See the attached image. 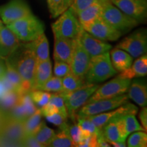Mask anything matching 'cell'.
Here are the masks:
<instances>
[{
  "instance_id": "obj_4",
  "label": "cell",
  "mask_w": 147,
  "mask_h": 147,
  "mask_svg": "<svg viewBox=\"0 0 147 147\" xmlns=\"http://www.w3.org/2000/svg\"><path fill=\"white\" fill-rule=\"evenodd\" d=\"M99 87L100 86L97 84L87 83L85 86L75 91L59 93L63 97L68 117L74 120L76 112L86 104Z\"/></svg>"
},
{
  "instance_id": "obj_38",
  "label": "cell",
  "mask_w": 147,
  "mask_h": 147,
  "mask_svg": "<svg viewBox=\"0 0 147 147\" xmlns=\"http://www.w3.org/2000/svg\"><path fill=\"white\" fill-rule=\"evenodd\" d=\"M127 144L129 147H146L147 146L146 134L144 131H137L132 134L128 138Z\"/></svg>"
},
{
  "instance_id": "obj_7",
  "label": "cell",
  "mask_w": 147,
  "mask_h": 147,
  "mask_svg": "<svg viewBox=\"0 0 147 147\" xmlns=\"http://www.w3.org/2000/svg\"><path fill=\"white\" fill-rule=\"evenodd\" d=\"M103 19L123 34L138 25L136 20L130 17L109 1L104 5L101 15Z\"/></svg>"
},
{
  "instance_id": "obj_18",
  "label": "cell",
  "mask_w": 147,
  "mask_h": 147,
  "mask_svg": "<svg viewBox=\"0 0 147 147\" xmlns=\"http://www.w3.org/2000/svg\"><path fill=\"white\" fill-rule=\"evenodd\" d=\"M37 109L38 108L33 102L29 93H27L19 95L17 104L8 113L11 117L24 121L34 114Z\"/></svg>"
},
{
  "instance_id": "obj_28",
  "label": "cell",
  "mask_w": 147,
  "mask_h": 147,
  "mask_svg": "<svg viewBox=\"0 0 147 147\" xmlns=\"http://www.w3.org/2000/svg\"><path fill=\"white\" fill-rule=\"evenodd\" d=\"M87 83L84 78L73 74L72 73L69 74L67 76L62 78V84H63V91L69 92L80 89Z\"/></svg>"
},
{
  "instance_id": "obj_51",
  "label": "cell",
  "mask_w": 147,
  "mask_h": 147,
  "mask_svg": "<svg viewBox=\"0 0 147 147\" xmlns=\"http://www.w3.org/2000/svg\"><path fill=\"white\" fill-rule=\"evenodd\" d=\"M110 144L115 147H125L127 146L125 142H113L110 143Z\"/></svg>"
},
{
  "instance_id": "obj_25",
  "label": "cell",
  "mask_w": 147,
  "mask_h": 147,
  "mask_svg": "<svg viewBox=\"0 0 147 147\" xmlns=\"http://www.w3.org/2000/svg\"><path fill=\"white\" fill-rule=\"evenodd\" d=\"M29 45L36 55L37 61L50 59L49 44L45 33L40 35L34 41L29 42Z\"/></svg>"
},
{
  "instance_id": "obj_13",
  "label": "cell",
  "mask_w": 147,
  "mask_h": 147,
  "mask_svg": "<svg viewBox=\"0 0 147 147\" xmlns=\"http://www.w3.org/2000/svg\"><path fill=\"white\" fill-rule=\"evenodd\" d=\"M84 30L97 39L104 42L116 41L123 35L120 31L117 30L106 23L101 16Z\"/></svg>"
},
{
  "instance_id": "obj_23",
  "label": "cell",
  "mask_w": 147,
  "mask_h": 147,
  "mask_svg": "<svg viewBox=\"0 0 147 147\" xmlns=\"http://www.w3.org/2000/svg\"><path fill=\"white\" fill-rule=\"evenodd\" d=\"M121 72L120 74L118 75L119 76L129 80L146 76L147 74L146 53L138 57L137 59L134 61V63H132L131 65L129 68Z\"/></svg>"
},
{
  "instance_id": "obj_19",
  "label": "cell",
  "mask_w": 147,
  "mask_h": 147,
  "mask_svg": "<svg viewBox=\"0 0 147 147\" xmlns=\"http://www.w3.org/2000/svg\"><path fill=\"white\" fill-rule=\"evenodd\" d=\"M110 1V0H99L77 14L76 16L79 23L83 29L87 28L95 20L100 17L104 5Z\"/></svg>"
},
{
  "instance_id": "obj_53",
  "label": "cell",
  "mask_w": 147,
  "mask_h": 147,
  "mask_svg": "<svg viewBox=\"0 0 147 147\" xmlns=\"http://www.w3.org/2000/svg\"><path fill=\"white\" fill-rule=\"evenodd\" d=\"M3 22H2V21H1V18H0V31H1V28H2V27H3Z\"/></svg>"
},
{
  "instance_id": "obj_26",
  "label": "cell",
  "mask_w": 147,
  "mask_h": 147,
  "mask_svg": "<svg viewBox=\"0 0 147 147\" xmlns=\"http://www.w3.org/2000/svg\"><path fill=\"white\" fill-rule=\"evenodd\" d=\"M120 116L123 115H118L111 119L101 129L102 135L109 144L113 142H122L121 141L117 123V119Z\"/></svg>"
},
{
  "instance_id": "obj_22",
  "label": "cell",
  "mask_w": 147,
  "mask_h": 147,
  "mask_svg": "<svg viewBox=\"0 0 147 147\" xmlns=\"http://www.w3.org/2000/svg\"><path fill=\"white\" fill-rule=\"evenodd\" d=\"M52 65L50 59L37 61L32 91L40 90L43 84L52 76Z\"/></svg>"
},
{
  "instance_id": "obj_36",
  "label": "cell",
  "mask_w": 147,
  "mask_h": 147,
  "mask_svg": "<svg viewBox=\"0 0 147 147\" xmlns=\"http://www.w3.org/2000/svg\"><path fill=\"white\" fill-rule=\"evenodd\" d=\"M19 94L15 91H7L0 98V106L5 110L12 109L17 104Z\"/></svg>"
},
{
  "instance_id": "obj_17",
  "label": "cell",
  "mask_w": 147,
  "mask_h": 147,
  "mask_svg": "<svg viewBox=\"0 0 147 147\" xmlns=\"http://www.w3.org/2000/svg\"><path fill=\"white\" fill-rule=\"evenodd\" d=\"M76 38H55L53 58L55 61H62L70 63L74 49Z\"/></svg>"
},
{
  "instance_id": "obj_45",
  "label": "cell",
  "mask_w": 147,
  "mask_h": 147,
  "mask_svg": "<svg viewBox=\"0 0 147 147\" xmlns=\"http://www.w3.org/2000/svg\"><path fill=\"white\" fill-rule=\"evenodd\" d=\"M21 146L45 147L37 140L34 135H26L21 143Z\"/></svg>"
},
{
  "instance_id": "obj_33",
  "label": "cell",
  "mask_w": 147,
  "mask_h": 147,
  "mask_svg": "<svg viewBox=\"0 0 147 147\" xmlns=\"http://www.w3.org/2000/svg\"><path fill=\"white\" fill-rule=\"evenodd\" d=\"M76 119L78 121L77 124L82 129V139L89 136L92 134L97 136L100 132V129H99L94 123L87 117H76Z\"/></svg>"
},
{
  "instance_id": "obj_24",
  "label": "cell",
  "mask_w": 147,
  "mask_h": 147,
  "mask_svg": "<svg viewBox=\"0 0 147 147\" xmlns=\"http://www.w3.org/2000/svg\"><path fill=\"white\" fill-rule=\"evenodd\" d=\"M113 67L117 71H123L129 68L133 63V57L122 49L115 48L110 53Z\"/></svg>"
},
{
  "instance_id": "obj_37",
  "label": "cell",
  "mask_w": 147,
  "mask_h": 147,
  "mask_svg": "<svg viewBox=\"0 0 147 147\" xmlns=\"http://www.w3.org/2000/svg\"><path fill=\"white\" fill-rule=\"evenodd\" d=\"M40 90L47 92H53V93H61L63 91V84H62V78L57 76H51Z\"/></svg>"
},
{
  "instance_id": "obj_40",
  "label": "cell",
  "mask_w": 147,
  "mask_h": 147,
  "mask_svg": "<svg viewBox=\"0 0 147 147\" xmlns=\"http://www.w3.org/2000/svg\"><path fill=\"white\" fill-rule=\"evenodd\" d=\"M49 103L51 104H54V105L59 110V113L63 115L64 117H68L67 115V109H66L65 103H64V100L63 97L61 96L59 93H54L51 95L50 100H49Z\"/></svg>"
},
{
  "instance_id": "obj_2",
  "label": "cell",
  "mask_w": 147,
  "mask_h": 147,
  "mask_svg": "<svg viewBox=\"0 0 147 147\" xmlns=\"http://www.w3.org/2000/svg\"><path fill=\"white\" fill-rule=\"evenodd\" d=\"M117 72L112 65L110 53L107 52L91 57L84 78L87 83L98 84L114 76Z\"/></svg>"
},
{
  "instance_id": "obj_9",
  "label": "cell",
  "mask_w": 147,
  "mask_h": 147,
  "mask_svg": "<svg viewBox=\"0 0 147 147\" xmlns=\"http://www.w3.org/2000/svg\"><path fill=\"white\" fill-rule=\"evenodd\" d=\"M130 83L131 80L121 78L120 76H117L109 82L97 88L96 91L87 101L86 104L95 100L112 98L125 93L127 91Z\"/></svg>"
},
{
  "instance_id": "obj_21",
  "label": "cell",
  "mask_w": 147,
  "mask_h": 147,
  "mask_svg": "<svg viewBox=\"0 0 147 147\" xmlns=\"http://www.w3.org/2000/svg\"><path fill=\"white\" fill-rule=\"evenodd\" d=\"M128 97L141 107L147 104V86L144 80H134L128 88Z\"/></svg>"
},
{
  "instance_id": "obj_29",
  "label": "cell",
  "mask_w": 147,
  "mask_h": 147,
  "mask_svg": "<svg viewBox=\"0 0 147 147\" xmlns=\"http://www.w3.org/2000/svg\"><path fill=\"white\" fill-rule=\"evenodd\" d=\"M55 135V132L52 129L47 126L44 121L40 124V127L34 134L37 140L44 146H49Z\"/></svg>"
},
{
  "instance_id": "obj_20",
  "label": "cell",
  "mask_w": 147,
  "mask_h": 147,
  "mask_svg": "<svg viewBox=\"0 0 147 147\" xmlns=\"http://www.w3.org/2000/svg\"><path fill=\"white\" fill-rule=\"evenodd\" d=\"M16 35L7 26L0 31V55L6 58L20 45L21 42Z\"/></svg>"
},
{
  "instance_id": "obj_1",
  "label": "cell",
  "mask_w": 147,
  "mask_h": 147,
  "mask_svg": "<svg viewBox=\"0 0 147 147\" xmlns=\"http://www.w3.org/2000/svg\"><path fill=\"white\" fill-rule=\"evenodd\" d=\"M17 71L23 81V93L32 91L37 59L29 42L20 44L13 52L5 58Z\"/></svg>"
},
{
  "instance_id": "obj_14",
  "label": "cell",
  "mask_w": 147,
  "mask_h": 147,
  "mask_svg": "<svg viewBox=\"0 0 147 147\" xmlns=\"http://www.w3.org/2000/svg\"><path fill=\"white\" fill-rule=\"evenodd\" d=\"M90 60H91V57L82 47L77 37L71 61L69 63L71 73L80 78H84V75L87 73L89 68Z\"/></svg>"
},
{
  "instance_id": "obj_30",
  "label": "cell",
  "mask_w": 147,
  "mask_h": 147,
  "mask_svg": "<svg viewBox=\"0 0 147 147\" xmlns=\"http://www.w3.org/2000/svg\"><path fill=\"white\" fill-rule=\"evenodd\" d=\"M47 3L51 16L55 18L67 10L72 1L71 0H47Z\"/></svg>"
},
{
  "instance_id": "obj_11",
  "label": "cell",
  "mask_w": 147,
  "mask_h": 147,
  "mask_svg": "<svg viewBox=\"0 0 147 147\" xmlns=\"http://www.w3.org/2000/svg\"><path fill=\"white\" fill-rule=\"evenodd\" d=\"M32 14L31 9L25 0H11L0 7V18L6 25Z\"/></svg>"
},
{
  "instance_id": "obj_10",
  "label": "cell",
  "mask_w": 147,
  "mask_h": 147,
  "mask_svg": "<svg viewBox=\"0 0 147 147\" xmlns=\"http://www.w3.org/2000/svg\"><path fill=\"white\" fill-rule=\"evenodd\" d=\"M116 47L129 53L133 58H138L146 54L147 50V36L146 29H138L125 37Z\"/></svg>"
},
{
  "instance_id": "obj_16",
  "label": "cell",
  "mask_w": 147,
  "mask_h": 147,
  "mask_svg": "<svg viewBox=\"0 0 147 147\" xmlns=\"http://www.w3.org/2000/svg\"><path fill=\"white\" fill-rule=\"evenodd\" d=\"M138 111V108L135 105L131 103L126 102L125 104H123L115 109L110 110V112L107 111V113L105 112V113L98 114L96 115L91 116L87 118L89 119L94 123L95 125L101 130L103 127L114 117L118 115H125L128 114H133L136 115Z\"/></svg>"
},
{
  "instance_id": "obj_49",
  "label": "cell",
  "mask_w": 147,
  "mask_h": 147,
  "mask_svg": "<svg viewBox=\"0 0 147 147\" xmlns=\"http://www.w3.org/2000/svg\"><path fill=\"white\" fill-rule=\"evenodd\" d=\"M5 69L6 67H5V59L0 55V79L5 76Z\"/></svg>"
},
{
  "instance_id": "obj_3",
  "label": "cell",
  "mask_w": 147,
  "mask_h": 147,
  "mask_svg": "<svg viewBox=\"0 0 147 147\" xmlns=\"http://www.w3.org/2000/svg\"><path fill=\"white\" fill-rule=\"evenodd\" d=\"M20 41L30 42L45 33L44 24L32 14L6 25Z\"/></svg>"
},
{
  "instance_id": "obj_43",
  "label": "cell",
  "mask_w": 147,
  "mask_h": 147,
  "mask_svg": "<svg viewBox=\"0 0 147 147\" xmlns=\"http://www.w3.org/2000/svg\"><path fill=\"white\" fill-rule=\"evenodd\" d=\"M68 130L74 146H77L78 143L82 140V129L78 124H74L69 125Z\"/></svg>"
},
{
  "instance_id": "obj_54",
  "label": "cell",
  "mask_w": 147,
  "mask_h": 147,
  "mask_svg": "<svg viewBox=\"0 0 147 147\" xmlns=\"http://www.w3.org/2000/svg\"><path fill=\"white\" fill-rule=\"evenodd\" d=\"M73 1H74V0H71V1H72V2H73Z\"/></svg>"
},
{
  "instance_id": "obj_48",
  "label": "cell",
  "mask_w": 147,
  "mask_h": 147,
  "mask_svg": "<svg viewBox=\"0 0 147 147\" xmlns=\"http://www.w3.org/2000/svg\"><path fill=\"white\" fill-rule=\"evenodd\" d=\"M97 147H110V145L109 144L106 139L104 138V136L102 135V131L100 130V132L98 135L97 136Z\"/></svg>"
},
{
  "instance_id": "obj_12",
  "label": "cell",
  "mask_w": 147,
  "mask_h": 147,
  "mask_svg": "<svg viewBox=\"0 0 147 147\" xmlns=\"http://www.w3.org/2000/svg\"><path fill=\"white\" fill-rule=\"evenodd\" d=\"M116 7L140 23L146 19L147 0H110Z\"/></svg>"
},
{
  "instance_id": "obj_27",
  "label": "cell",
  "mask_w": 147,
  "mask_h": 147,
  "mask_svg": "<svg viewBox=\"0 0 147 147\" xmlns=\"http://www.w3.org/2000/svg\"><path fill=\"white\" fill-rule=\"evenodd\" d=\"M5 78L10 82V84L13 86L14 90L16 93L21 95L23 94V81L22 80L21 76L17 72V71L10 65V63L5 59Z\"/></svg>"
},
{
  "instance_id": "obj_39",
  "label": "cell",
  "mask_w": 147,
  "mask_h": 147,
  "mask_svg": "<svg viewBox=\"0 0 147 147\" xmlns=\"http://www.w3.org/2000/svg\"><path fill=\"white\" fill-rule=\"evenodd\" d=\"M46 119L48 122L54 124L55 125L59 127L60 130L68 129L69 125L67 123V117H64L59 113H57L49 117H46Z\"/></svg>"
},
{
  "instance_id": "obj_35",
  "label": "cell",
  "mask_w": 147,
  "mask_h": 147,
  "mask_svg": "<svg viewBox=\"0 0 147 147\" xmlns=\"http://www.w3.org/2000/svg\"><path fill=\"white\" fill-rule=\"evenodd\" d=\"M124 123V128L126 135L128 136L130 134L137 131H144V129L139 124L138 121L136 118L135 115L128 114L123 116Z\"/></svg>"
},
{
  "instance_id": "obj_32",
  "label": "cell",
  "mask_w": 147,
  "mask_h": 147,
  "mask_svg": "<svg viewBox=\"0 0 147 147\" xmlns=\"http://www.w3.org/2000/svg\"><path fill=\"white\" fill-rule=\"evenodd\" d=\"M69 129V128H68ZM49 146L52 147H71L74 146L68 129L60 130L55 134Z\"/></svg>"
},
{
  "instance_id": "obj_5",
  "label": "cell",
  "mask_w": 147,
  "mask_h": 147,
  "mask_svg": "<svg viewBox=\"0 0 147 147\" xmlns=\"http://www.w3.org/2000/svg\"><path fill=\"white\" fill-rule=\"evenodd\" d=\"M26 136L23 120L11 117L7 118L0 129V146H21V143Z\"/></svg>"
},
{
  "instance_id": "obj_8",
  "label": "cell",
  "mask_w": 147,
  "mask_h": 147,
  "mask_svg": "<svg viewBox=\"0 0 147 147\" xmlns=\"http://www.w3.org/2000/svg\"><path fill=\"white\" fill-rule=\"evenodd\" d=\"M128 99L127 94L123 93L112 98L103 99L89 102L82 106L76 112L75 119L76 117H89L114 110L127 102Z\"/></svg>"
},
{
  "instance_id": "obj_50",
  "label": "cell",
  "mask_w": 147,
  "mask_h": 147,
  "mask_svg": "<svg viewBox=\"0 0 147 147\" xmlns=\"http://www.w3.org/2000/svg\"><path fill=\"white\" fill-rule=\"evenodd\" d=\"M7 116H8V113H5L2 109H0V129L1 128L3 123L5 122Z\"/></svg>"
},
{
  "instance_id": "obj_52",
  "label": "cell",
  "mask_w": 147,
  "mask_h": 147,
  "mask_svg": "<svg viewBox=\"0 0 147 147\" xmlns=\"http://www.w3.org/2000/svg\"><path fill=\"white\" fill-rule=\"evenodd\" d=\"M6 91H7V90H6V89H5V86L3 85L2 81L0 80V98L2 97V95L4 94Z\"/></svg>"
},
{
  "instance_id": "obj_44",
  "label": "cell",
  "mask_w": 147,
  "mask_h": 147,
  "mask_svg": "<svg viewBox=\"0 0 147 147\" xmlns=\"http://www.w3.org/2000/svg\"><path fill=\"white\" fill-rule=\"evenodd\" d=\"M77 146L80 147H97V135L92 134L89 136L84 138L82 139Z\"/></svg>"
},
{
  "instance_id": "obj_34",
  "label": "cell",
  "mask_w": 147,
  "mask_h": 147,
  "mask_svg": "<svg viewBox=\"0 0 147 147\" xmlns=\"http://www.w3.org/2000/svg\"><path fill=\"white\" fill-rule=\"evenodd\" d=\"M29 93L37 108H41L49 104L51 95L49 92L42 90H33Z\"/></svg>"
},
{
  "instance_id": "obj_6",
  "label": "cell",
  "mask_w": 147,
  "mask_h": 147,
  "mask_svg": "<svg viewBox=\"0 0 147 147\" xmlns=\"http://www.w3.org/2000/svg\"><path fill=\"white\" fill-rule=\"evenodd\" d=\"M83 29L77 16L70 8L61 14L54 23L52 30L55 38H67L75 39Z\"/></svg>"
},
{
  "instance_id": "obj_46",
  "label": "cell",
  "mask_w": 147,
  "mask_h": 147,
  "mask_svg": "<svg viewBox=\"0 0 147 147\" xmlns=\"http://www.w3.org/2000/svg\"><path fill=\"white\" fill-rule=\"evenodd\" d=\"M39 109L40 110L42 115L45 117L54 115V114L57 113H59L57 108L54 104H51V103H49V104H47L45 106H44V107H42L41 108H39Z\"/></svg>"
},
{
  "instance_id": "obj_15",
  "label": "cell",
  "mask_w": 147,
  "mask_h": 147,
  "mask_svg": "<svg viewBox=\"0 0 147 147\" xmlns=\"http://www.w3.org/2000/svg\"><path fill=\"white\" fill-rule=\"evenodd\" d=\"M78 38L82 47L91 57L109 52L112 49L111 45L97 39L84 29L80 32Z\"/></svg>"
},
{
  "instance_id": "obj_47",
  "label": "cell",
  "mask_w": 147,
  "mask_h": 147,
  "mask_svg": "<svg viewBox=\"0 0 147 147\" xmlns=\"http://www.w3.org/2000/svg\"><path fill=\"white\" fill-rule=\"evenodd\" d=\"M139 119L142 123V127L145 131L147 129V108L146 107H142L139 113Z\"/></svg>"
},
{
  "instance_id": "obj_41",
  "label": "cell",
  "mask_w": 147,
  "mask_h": 147,
  "mask_svg": "<svg viewBox=\"0 0 147 147\" xmlns=\"http://www.w3.org/2000/svg\"><path fill=\"white\" fill-rule=\"evenodd\" d=\"M98 1L99 0H74L69 8L76 16L79 12Z\"/></svg>"
},
{
  "instance_id": "obj_42",
  "label": "cell",
  "mask_w": 147,
  "mask_h": 147,
  "mask_svg": "<svg viewBox=\"0 0 147 147\" xmlns=\"http://www.w3.org/2000/svg\"><path fill=\"white\" fill-rule=\"evenodd\" d=\"M70 73L71 71L69 63L62 61H55L54 74L55 76L62 78Z\"/></svg>"
},
{
  "instance_id": "obj_31",
  "label": "cell",
  "mask_w": 147,
  "mask_h": 147,
  "mask_svg": "<svg viewBox=\"0 0 147 147\" xmlns=\"http://www.w3.org/2000/svg\"><path fill=\"white\" fill-rule=\"evenodd\" d=\"M42 114L39 108L34 114L23 121L26 135H34L41 124Z\"/></svg>"
}]
</instances>
